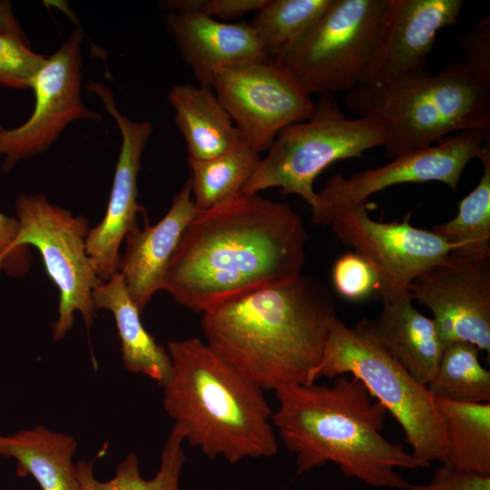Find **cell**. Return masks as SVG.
<instances>
[{
	"label": "cell",
	"mask_w": 490,
	"mask_h": 490,
	"mask_svg": "<svg viewBox=\"0 0 490 490\" xmlns=\"http://www.w3.org/2000/svg\"><path fill=\"white\" fill-rule=\"evenodd\" d=\"M308 241L305 224L289 204L239 194L199 210L182 233L162 289L203 314L299 277Z\"/></svg>",
	"instance_id": "cell-1"
},
{
	"label": "cell",
	"mask_w": 490,
	"mask_h": 490,
	"mask_svg": "<svg viewBox=\"0 0 490 490\" xmlns=\"http://www.w3.org/2000/svg\"><path fill=\"white\" fill-rule=\"evenodd\" d=\"M333 297L319 279L300 274L202 314L207 345L261 389L309 385L321 362Z\"/></svg>",
	"instance_id": "cell-2"
},
{
	"label": "cell",
	"mask_w": 490,
	"mask_h": 490,
	"mask_svg": "<svg viewBox=\"0 0 490 490\" xmlns=\"http://www.w3.org/2000/svg\"><path fill=\"white\" fill-rule=\"evenodd\" d=\"M274 392L279 407L271 423L295 456L298 475L332 463L368 486L407 490L410 484L397 469L430 466L380 434L386 408L350 375L330 386L291 384Z\"/></svg>",
	"instance_id": "cell-3"
},
{
	"label": "cell",
	"mask_w": 490,
	"mask_h": 490,
	"mask_svg": "<svg viewBox=\"0 0 490 490\" xmlns=\"http://www.w3.org/2000/svg\"><path fill=\"white\" fill-rule=\"evenodd\" d=\"M172 370L163 407L190 446L230 464L278 451L272 411L263 389L199 338L168 343Z\"/></svg>",
	"instance_id": "cell-4"
},
{
	"label": "cell",
	"mask_w": 490,
	"mask_h": 490,
	"mask_svg": "<svg viewBox=\"0 0 490 490\" xmlns=\"http://www.w3.org/2000/svg\"><path fill=\"white\" fill-rule=\"evenodd\" d=\"M344 101L358 117L386 127L389 159L460 132H490V89L478 84L460 60L436 75L424 70L386 83H359Z\"/></svg>",
	"instance_id": "cell-5"
},
{
	"label": "cell",
	"mask_w": 490,
	"mask_h": 490,
	"mask_svg": "<svg viewBox=\"0 0 490 490\" xmlns=\"http://www.w3.org/2000/svg\"><path fill=\"white\" fill-rule=\"evenodd\" d=\"M350 375L365 386L399 424L412 454L427 465L445 463L443 418L426 387L419 384L385 348L358 327L338 318L330 326L321 362L311 384L325 377Z\"/></svg>",
	"instance_id": "cell-6"
},
{
	"label": "cell",
	"mask_w": 490,
	"mask_h": 490,
	"mask_svg": "<svg viewBox=\"0 0 490 490\" xmlns=\"http://www.w3.org/2000/svg\"><path fill=\"white\" fill-rule=\"evenodd\" d=\"M387 130L374 119H348L334 95L320 96L306 121L283 128L261 157L240 194L277 187L313 207L317 176L337 161L360 158L387 141Z\"/></svg>",
	"instance_id": "cell-7"
},
{
	"label": "cell",
	"mask_w": 490,
	"mask_h": 490,
	"mask_svg": "<svg viewBox=\"0 0 490 490\" xmlns=\"http://www.w3.org/2000/svg\"><path fill=\"white\" fill-rule=\"evenodd\" d=\"M387 0H331L312 28L275 58L309 94L350 92L362 79Z\"/></svg>",
	"instance_id": "cell-8"
},
{
	"label": "cell",
	"mask_w": 490,
	"mask_h": 490,
	"mask_svg": "<svg viewBox=\"0 0 490 490\" xmlns=\"http://www.w3.org/2000/svg\"><path fill=\"white\" fill-rule=\"evenodd\" d=\"M19 223L16 247L34 246L60 293L54 339L64 338L74 325L75 311L89 329L95 314L93 290L103 284L86 250L88 220L51 203L43 193L18 195L15 204Z\"/></svg>",
	"instance_id": "cell-9"
},
{
	"label": "cell",
	"mask_w": 490,
	"mask_h": 490,
	"mask_svg": "<svg viewBox=\"0 0 490 490\" xmlns=\"http://www.w3.org/2000/svg\"><path fill=\"white\" fill-rule=\"evenodd\" d=\"M211 89L243 140L260 153L288 125L308 120L315 103L275 58L218 70Z\"/></svg>",
	"instance_id": "cell-10"
},
{
	"label": "cell",
	"mask_w": 490,
	"mask_h": 490,
	"mask_svg": "<svg viewBox=\"0 0 490 490\" xmlns=\"http://www.w3.org/2000/svg\"><path fill=\"white\" fill-rule=\"evenodd\" d=\"M363 202L337 214L330 226L337 238L354 249L371 267L382 302L409 296L412 281L461 244L450 243L432 230L413 227L409 215L401 222H382Z\"/></svg>",
	"instance_id": "cell-11"
},
{
	"label": "cell",
	"mask_w": 490,
	"mask_h": 490,
	"mask_svg": "<svg viewBox=\"0 0 490 490\" xmlns=\"http://www.w3.org/2000/svg\"><path fill=\"white\" fill-rule=\"evenodd\" d=\"M490 132L465 131L439 142L397 156L383 166L358 172L350 177H330L311 210L315 224L329 225L339 212L366 202L371 195L401 183L439 181L456 191L462 172L477 158Z\"/></svg>",
	"instance_id": "cell-12"
},
{
	"label": "cell",
	"mask_w": 490,
	"mask_h": 490,
	"mask_svg": "<svg viewBox=\"0 0 490 490\" xmlns=\"http://www.w3.org/2000/svg\"><path fill=\"white\" fill-rule=\"evenodd\" d=\"M460 247L418 275L413 300L427 308L445 346L466 341L490 354V256Z\"/></svg>",
	"instance_id": "cell-13"
},
{
	"label": "cell",
	"mask_w": 490,
	"mask_h": 490,
	"mask_svg": "<svg viewBox=\"0 0 490 490\" xmlns=\"http://www.w3.org/2000/svg\"><path fill=\"white\" fill-rule=\"evenodd\" d=\"M83 31L77 27L52 55L46 57L32 81L35 104L31 117L21 126L0 129V155L4 171L19 161L46 151L72 122L100 121L81 98Z\"/></svg>",
	"instance_id": "cell-14"
},
{
	"label": "cell",
	"mask_w": 490,
	"mask_h": 490,
	"mask_svg": "<svg viewBox=\"0 0 490 490\" xmlns=\"http://www.w3.org/2000/svg\"><path fill=\"white\" fill-rule=\"evenodd\" d=\"M87 87L101 100L122 135L106 212L101 222L89 230L86 237L87 254L103 283L118 273L120 246L127 233L139 226L138 216L144 212V208L137 201V180L142 169V154L152 127L149 122H136L123 115L116 106L113 92L106 85L91 82Z\"/></svg>",
	"instance_id": "cell-15"
},
{
	"label": "cell",
	"mask_w": 490,
	"mask_h": 490,
	"mask_svg": "<svg viewBox=\"0 0 490 490\" xmlns=\"http://www.w3.org/2000/svg\"><path fill=\"white\" fill-rule=\"evenodd\" d=\"M462 0H387L360 83L425 70L437 33L459 24Z\"/></svg>",
	"instance_id": "cell-16"
},
{
	"label": "cell",
	"mask_w": 490,
	"mask_h": 490,
	"mask_svg": "<svg viewBox=\"0 0 490 490\" xmlns=\"http://www.w3.org/2000/svg\"><path fill=\"white\" fill-rule=\"evenodd\" d=\"M163 22L200 86L211 88L221 68L270 57L249 23L222 22L202 12L167 13Z\"/></svg>",
	"instance_id": "cell-17"
},
{
	"label": "cell",
	"mask_w": 490,
	"mask_h": 490,
	"mask_svg": "<svg viewBox=\"0 0 490 490\" xmlns=\"http://www.w3.org/2000/svg\"><path fill=\"white\" fill-rule=\"evenodd\" d=\"M189 178L174 195L167 213L156 224L134 228L124 238L118 272L132 301L142 313L162 289L165 272L183 231L199 211L191 198Z\"/></svg>",
	"instance_id": "cell-18"
},
{
	"label": "cell",
	"mask_w": 490,
	"mask_h": 490,
	"mask_svg": "<svg viewBox=\"0 0 490 490\" xmlns=\"http://www.w3.org/2000/svg\"><path fill=\"white\" fill-rule=\"evenodd\" d=\"M382 303L377 317L364 318L356 327L426 387L436 375L446 347L435 321L421 314L410 297Z\"/></svg>",
	"instance_id": "cell-19"
},
{
	"label": "cell",
	"mask_w": 490,
	"mask_h": 490,
	"mask_svg": "<svg viewBox=\"0 0 490 490\" xmlns=\"http://www.w3.org/2000/svg\"><path fill=\"white\" fill-rule=\"evenodd\" d=\"M174 122L189 158L208 160L238 146L243 138L211 88L173 84L168 92Z\"/></svg>",
	"instance_id": "cell-20"
},
{
	"label": "cell",
	"mask_w": 490,
	"mask_h": 490,
	"mask_svg": "<svg viewBox=\"0 0 490 490\" xmlns=\"http://www.w3.org/2000/svg\"><path fill=\"white\" fill-rule=\"evenodd\" d=\"M93 299L96 309H105L113 315L124 368L144 374L162 387L171 375L170 355L144 328L141 312L129 297L122 276L118 272L95 288Z\"/></svg>",
	"instance_id": "cell-21"
},
{
	"label": "cell",
	"mask_w": 490,
	"mask_h": 490,
	"mask_svg": "<svg viewBox=\"0 0 490 490\" xmlns=\"http://www.w3.org/2000/svg\"><path fill=\"white\" fill-rule=\"evenodd\" d=\"M76 446L70 435L44 426L0 436V456L15 458L17 475H33L41 490H83L72 461Z\"/></svg>",
	"instance_id": "cell-22"
},
{
	"label": "cell",
	"mask_w": 490,
	"mask_h": 490,
	"mask_svg": "<svg viewBox=\"0 0 490 490\" xmlns=\"http://www.w3.org/2000/svg\"><path fill=\"white\" fill-rule=\"evenodd\" d=\"M435 402L446 430L445 463L490 475V402Z\"/></svg>",
	"instance_id": "cell-23"
},
{
	"label": "cell",
	"mask_w": 490,
	"mask_h": 490,
	"mask_svg": "<svg viewBox=\"0 0 490 490\" xmlns=\"http://www.w3.org/2000/svg\"><path fill=\"white\" fill-rule=\"evenodd\" d=\"M260 159V153L244 140L232 150L211 159L187 157L195 206L204 211L239 195Z\"/></svg>",
	"instance_id": "cell-24"
},
{
	"label": "cell",
	"mask_w": 490,
	"mask_h": 490,
	"mask_svg": "<svg viewBox=\"0 0 490 490\" xmlns=\"http://www.w3.org/2000/svg\"><path fill=\"white\" fill-rule=\"evenodd\" d=\"M184 436L174 425L162 452L161 466L152 479L140 473L135 454H129L118 464L114 476L105 482L95 478L92 463L80 460L76 475L83 490H180V477L186 461L182 445Z\"/></svg>",
	"instance_id": "cell-25"
},
{
	"label": "cell",
	"mask_w": 490,
	"mask_h": 490,
	"mask_svg": "<svg viewBox=\"0 0 490 490\" xmlns=\"http://www.w3.org/2000/svg\"><path fill=\"white\" fill-rule=\"evenodd\" d=\"M479 351L466 341L445 347L436 375L426 386L434 399L490 402V371L480 363Z\"/></svg>",
	"instance_id": "cell-26"
},
{
	"label": "cell",
	"mask_w": 490,
	"mask_h": 490,
	"mask_svg": "<svg viewBox=\"0 0 490 490\" xmlns=\"http://www.w3.org/2000/svg\"><path fill=\"white\" fill-rule=\"evenodd\" d=\"M331 0H267L251 26L267 54L278 58L312 28Z\"/></svg>",
	"instance_id": "cell-27"
},
{
	"label": "cell",
	"mask_w": 490,
	"mask_h": 490,
	"mask_svg": "<svg viewBox=\"0 0 490 490\" xmlns=\"http://www.w3.org/2000/svg\"><path fill=\"white\" fill-rule=\"evenodd\" d=\"M477 158L484 166L476 186L458 202V212L451 220L437 224L432 231L459 249L475 254L490 256V140Z\"/></svg>",
	"instance_id": "cell-28"
},
{
	"label": "cell",
	"mask_w": 490,
	"mask_h": 490,
	"mask_svg": "<svg viewBox=\"0 0 490 490\" xmlns=\"http://www.w3.org/2000/svg\"><path fill=\"white\" fill-rule=\"evenodd\" d=\"M45 60L29 48L23 34L0 30V86L30 88Z\"/></svg>",
	"instance_id": "cell-29"
},
{
	"label": "cell",
	"mask_w": 490,
	"mask_h": 490,
	"mask_svg": "<svg viewBox=\"0 0 490 490\" xmlns=\"http://www.w3.org/2000/svg\"><path fill=\"white\" fill-rule=\"evenodd\" d=\"M462 50L460 60L481 86L490 89V13L485 14L476 24L457 38Z\"/></svg>",
	"instance_id": "cell-30"
},
{
	"label": "cell",
	"mask_w": 490,
	"mask_h": 490,
	"mask_svg": "<svg viewBox=\"0 0 490 490\" xmlns=\"http://www.w3.org/2000/svg\"><path fill=\"white\" fill-rule=\"evenodd\" d=\"M333 284L346 299L359 300L376 289V277L368 261L358 253L339 257L332 270Z\"/></svg>",
	"instance_id": "cell-31"
},
{
	"label": "cell",
	"mask_w": 490,
	"mask_h": 490,
	"mask_svg": "<svg viewBox=\"0 0 490 490\" xmlns=\"http://www.w3.org/2000/svg\"><path fill=\"white\" fill-rule=\"evenodd\" d=\"M18 229L16 219L0 212V272L14 277L24 275L32 262L30 246H15Z\"/></svg>",
	"instance_id": "cell-32"
},
{
	"label": "cell",
	"mask_w": 490,
	"mask_h": 490,
	"mask_svg": "<svg viewBox=\"0 0 490 490\" xmlns=\"http://www.w3.org/2000/svg\"><path fill=\"white\" fill-rule=\"evenodd\" d=\"M407 490H490V475L442 463L429 483L410 484Z\"/></svg>",
	"instance_id": "cell-33"
},
{
	"label": "cell",
	"mask_w": 490,
	"mask_h": 490,
	"mask_svg": "<svg viewBox=\"0 0 490 490\" xmlns=\"http://www.w3.org/2000/svg\"><path fill=\"white\" fill-rule=\"evenodd\" d=\"M267 0H207L203 13L217 20H234L256 11L258 12Z\"/></svg>",
	"instance_id": "cell-34"
},
{
	"label": "cell",
	"mask_w": 490,
	"mask_h": 490,
	"mask_svg": "<svg viewBox=\"0 0 490 490\" xmlns=\"http://www.w3.org/2000/svg\"><path fill=\"white\" fill-rule=\"evenodd\" d=\"M207 0H170L161 4L162 8L167 13L191 14L203 13Z\"/></svg>",
	"instance_id": "cell-35"
},
{
	"label": "cell",
	"mask_w": 490,
	"mask_h": 490,
	"mask_svg": "<svg viewBox=\"0 0 490 490\" xmlns=\"http://www.w3.org/2000/svg\"><path fill=\"white\" fill-rule=\"evenodd\" d=\"M0 30L22 34L13 17L8 4H0Z\"/></svg>",
	"instance_id": "cell-36"
}]
</instances>
